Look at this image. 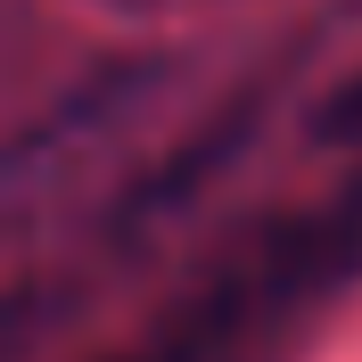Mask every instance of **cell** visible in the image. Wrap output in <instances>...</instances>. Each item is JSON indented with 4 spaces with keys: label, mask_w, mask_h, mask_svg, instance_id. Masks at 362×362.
Wrapping results in <instances>:
<instances>
[{
    "label": "cell",
    "mask_w": 362,
    "mask_h": 362,
    "mask_svg": "<svg viewBox=\"0 0 362 362\" xmlns=\"http://www.w3.org/2000/svg\"><path fill=\"white\" fill-rule=\"evenodd\" d=\"M354 272H362V181L305 214L264 223L198 296H181L140 346L107 362H288L313 338V321L354 288Z\"/></svg>",
    "instance_id": "obj_1"
}]
</instances>
